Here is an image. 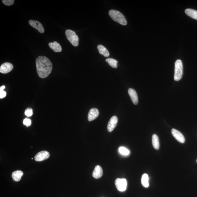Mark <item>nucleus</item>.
Listing matches in <instances>:
<instances>
[{"instance_id":"nucleus-10","label":"nucleus","mask_w":197,"mask_h":197,"mask_svg":"<svg viewBox=\"0 0 197 197\" xmlns=\"http://www.w3.org/2000/svg\"><path fill=\"white\" fill-rule=\"evenodd\" d=\"M118 119L117 116H114L110 119L107 125V130L108 131L111 132L117 125Z\"/></svg>"},{"instance_id":"nucleus-12","label":"nucleus","mask_w":197,"mask_h":197,"mask_svg":"<svg viewBox=\"0 0 197 197\" xmlns=\"http://www.w3.org/2000/svg\"><path fill=\"white\" fill-rule=\"evenodd\" d=\"M128 93L133 104L136 105L138 103V97L136 92L133 89L130 88L128 90Z\"/></svg>"},{"instance_id":"nucleus-17","label":"nucleus","mask_w":197,"mask_h":197,"mask_svg":"<svg viewBox=\"0 0 197 197\" xmlns=\"http://www.w3.org/2000/svg\"><path fill=\"white\" fill-rule=\"evenodd\" d=\"M185 12L188 16L197 20V11L192 9H187L185 10Z\"/></svg>"},{"instance_id":"nucleus-22","label":"nucleus","mask_w":197,"mask_h":197,"mask_svg":"<svg viewBox=\"0 0 197 197\" xmlns=\"http://www.w3.org/2000/svg\"><path fill=\"white\" fill-rule=\"evenodd\" d=\"M25 114L27 117H30L32 116L33 114V111L32 108H27L25 110Z\"/></svg>"},{"instance_id":"nucleus-27","label":"nucleus","mask_w":197,"mask_h":197,"mask_svg":"<svg viewBox=\"0 0 197 197\" xmlns=\"http://www.w3.org/2000/svg\"><path fill=\"white\" fill-rule=\"evenodd\" d=\"M196 162H197V160H196Z\"/></svg>"},{"instance_id":"nucleus-4","label":"nucleus","mask_w":197,"mask_h":197,"mask_svg":"<svg viewBox=\"0 0 197 197\" xmlns=\"http://www.w3.org/2000/svg\"><path fill=\"white\" fill-rule=\"evenodd\" d=\"M66 35L67 38L74 46H77L78 45V38L77 35L74 31L68 29L66 31Z\"/></svg>"},{"instance_id":"nucleus-6","label":"nucleus","mask_w":197,"mask_h":197,"mask_svg":"<svg viewBox=\"0 0 197 197\" xmlns=\"http://www.w3.org/2000/svg\"><path fill=\"white\" fill-rule=\"evenodd\" d=\"M29 23L31 26L36 29L39 33H43L44 32V29L42 24L38 21L30 20Z\"/></svg>"},{"instance_id":"nucleus-5","label":"nucleus","mask_w":197,"mask_h":197,"mask_svg":"<svg viewBox=\"0 0 197 197\" xmlns=\"http://www.w3.org/2000/svg\"><path fill=\"white\" fill-rule=\"evenodd\" d=\"M115 184L117 190L120 192L125 191L127 188V182L125 179H117L115 181Z\"/></svg>"},{"instance_id":"nucleus-15","label":"nucleus","mask_w":197,"mask_h":197,"mask_svg":"<svg viewBox=\"0 0 197 197\" xmlns=\"http://www.w3.org/2000/svg\"><path fill=\"white\" fill-rule=\"evenodd\" d=\"M23 175L22 171L18 170L14 171L12 174V177L14 180L15 182H19L21 180L22 177Z\"/></svg>"},{"instance_id":"nucleus-14","label":"nucleus","mask_w":197,"mask_h":197,"mask_svg":"<svg viewBox=\"0 0 197 197\" xmlns=\"http://www.w3.org/2000/svg\"><path fill=\"white\" fill-rule=\"evenodd\" d=\"M49 46L55 52H60L62 51L61 45L56 41L49 43Z\"/></svg>"},{"instance_id":"nucleus-16","label":"nucleus","mask_w":197,"mask_h":197,"mask_svg":"<svg viewBox=\"0 0 197 197\" xmlns=\"http://www.w3.org/2000/svg\"><path fill=\"white\" fill-rule=\"evenodd\" d=\"M97 48L100 54L103 55V56L106 57V58L109 56L110 53L109 52L103 45H98Z\"/></svg>"},{"instance_id":"nucleus-3","label":"nucleus","mask_w":197,"mask_h":197,"mask_svg":"<svg viewBox=\"0 0 197 197\" xmlns=\"http://www.w3.org/2000/svg\"><path fill=\"white\" fill-rule=\"evenodd\" d=\"M183 74V66L182 62L180 60H177L175 63L174 80L179 81L182 78Z\"/></svg>"},{"instance_id":"nucleus-9","label":"nucleus","mask_w":197,"mask_h":197,"mask_svg":"<svg viewBox=\"0 0 197 197\" xmlns=\"http://www.w3.org/2000/svg\"><path fill=\"white\" fill-rule=\"evenodd\" d=\"M171 133L177 141L181 143L185 142V139L184 135L180 132L175 129H173L171 131Z\"/></svg>"},{"instance_id":"nucleus-23","label":"nucleus","mask_w":197,"mask_h":197,"mask_svg":"<svg viewBox=\"0 0 197 197\" xmlns=\"http://www.w3.org/2000/svg\"><path fill=\"white\" fill-rule=\"evenodd\" d=\"M2 2L6 6H10L14 3V0H2Z\"/></svg>"},{"instance_id":"nucleus-21","label":"nucleus","mask_w":197,"mask_h":197,"mask_svg":"<svg viewBox=\"0 0 197 197\" xmlns=\"http://www.w3.org/2000/svg\"><path fill=\"white\" fill-rule=\"evenodd\" d=\"M106 61L112 67L115 68H117L118 61L117 60L113 58H108L106 59Z\"/></svg>"},{"instance_id":"nucleus-25","label":"nucleus","mask_w":197,"mask_h":197,"mask_svg":"<svg viewBox=\"0 0 197 197\" xmlns=\"http://www.w3.org/2000/svg\"><path fill=\"white\" fill-rule=\"evenodd\" d=\"M6 95V93L4 90H0V98H3L5 97Z\"/></svg>"},{"instance_id":"nucleus-24","label":"nucleus","mask_w":197,"mask_h":197,"mask_svg":"<svg viewBox=\"0 0 197 197\" xmlns=\"http://www.w3.org/2000/svg\"><path fill=\"white\" fill-rule=\"evenodd\" d=\"M23 123L27 127H29L31 125V122L30 119L26 118L23 121Z\"/></svg>"},{"instance_id":"nucleus-26","label":"nucleus","mask_w":197,"mask_h":197,"mask_svg":"<svg viewBox=\"0 0 197 197\" xmlns=\"http://www.w3.org/2000/svg\"><path fill=\"white\" fill-rule=\"evenodd\" d=\"M5 88V86H1L0 87V90H4Z\"/></svg>"},{"instance_id":"nucleus-13","label":"nucleus","mask_w":197,"mask_h":197,"mask_svg":"<svg viewBox=\"0 0 197 197\" xmlns=\"http://www.w3.org/2000/svg\"><path fill=\"white\" fill-rule=\"evenodd\" d=\"M103 175V170L102 167L99 165H97L94 169L92 176L94 178L99 179Z\"/></svg>"},{"instance_id":"nucleus-19","label":"nucleus","mask_w":197,"mask_h":197,"mask_svg":"<svg viewBox=\"0 0 197 197\" xmlns=\"http://www.w3.org/2000/svg\"><path fill=\"white\" fill-rule=\"evenodd\" d=\"M141 183L143 186L145 188H147L149 186V178L148 175L147 174L143 175L141 178Z\"/></svg>"},{"instance_id":"nucleus-20","label":"nucleus","mask_w":197,"mask_h":197,"mask_svg":"<svg viewBox=\"0 0 197 197\" xmlns=\"http://www.w3.org/2000/svg\"><path fill=\"white\" fill-rule=\"evenodd\" d=\"M119 152L123 156H127L129 155L130 154V151L127 148L124 147H119L118 149Z\"/></svg>"},{"instance_id":"nucleus-7","label":"nucleus","mask_w":197,"mask_h":197,"mask_svg":"<svg viewBox=\"0 0 197 197\" xmlns=\"http://www.w3.org/2000/svg\"><path fill=\"white\" fill-rule=\"evenodd\" d=\"M50 154L48 151H42L37 154L34 157L35 160L37 161H42L48 159Z\"/></svg>"},{"instance_id":"nucleus-18","label":"nucleus","mask_w":197,"mask_h":197,"mask_svg":"<svg viewBox=\"0 0 197 197\" xmlns=\"http://www.w3.org/2000/svg\"><path fill=\"white\" fill-rule=\"evenodd\" d=\"M152 144L154 148L155 149L158 150L159 148V142L158 136L154 134L152 137Z\"/></svg>"},{"instance_id":"nucleus-11","label":"nucleus","mask_w":197,"mask_h":197,"mask_svg":"<svg viewBox=\"0 0 197 197\" xmlns=\"http://www.w3.org/2000/svg\"><path fill=\"white\" fill-rule=\"evenodd\" d=\"M99 112L97 108H93L90 110L88 114V120L89 121H91L97 118Z\"/></svg>"},{"instance_id":"nucleus-1","label":"nucleus","mask_w":197,"mask_h":197,"mask_svg":"<svg viewBox=\"0 0 197 197\" xmlns=\"http://www.w3.org/2000/svg\"><path fill=\"white\" fill-rule=\"evenodd\" d=\"M36 66L37 74L41 78H47L52 70V63L48 58L44 56L37 58L36 60Z\"/></svg>"},{"instance_id":"nucleus-2","label":"nucleus","mask_w":197,"mask_h":197,"mask_svg":"<svg viewBox=\"0 0 197 197\" xmlns=\"http://www.w3.org/2000/svg\"><path fill=\"white\" fill-rule=\"evenodd\" d=\"M110 17L119 24L123 25L127 24V22L124 15L120 12L114 10H111L108 12Z\"/></svg>"},{"instance_id":"nucleus-8","label":"nucleus","mask_w":197,"mask_h":197,"mask_svg":"<svg viewBox=\"0 0 197 197\" xmlns=\"http://www.w3.org/2000/svg\"><path fill=\"white\" fill-rule=\"evenodd\" d=\"M13 68L12 64L9 62H5L2 64L0 67V72L2 74H6L11 71Z\"/></svg>"}]
</instances>
